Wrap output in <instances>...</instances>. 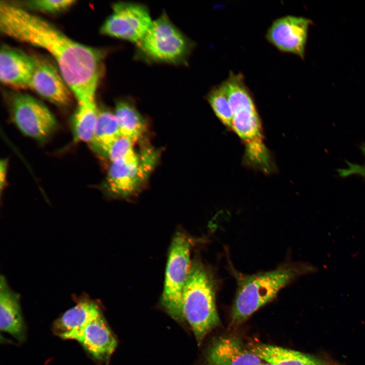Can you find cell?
<instances>
[{"label":"cell","mask_w":365,"mask_h":365,"mask_svg":"<svg viewBox=\"0 0 365 365\" xmlns=\"http://www.w3.org/2000/svg\"><path fill=\"white\" fill-rule=\"evenodd\" d=\"M223 83L233 113L231 128L247 145L263 142L260 116L243 75L231 71Z\"/></svg>","instance_id":"cell-6"},{"label":"cell","mask_w":365,"mask_h":365,"mask_svg":"<svg viewBox=\"0 0 365 365\" xmlns=\"http://www.w3.org/2000/svg\"><path fill=\"white\" fill-rule=\"evenodd\" d=\"M360 150L365 158V143L360 147ZM347 166L345 168L338 169L339 175L343 177L353 175H358L365 178V162L363 164H359L346 161Z\"/></svg>","instance_id":"cell-24"},{"label":"cell","mask_w":365,"mask_h":365,"mask_svg":"<svg viewBox=\"0 0 365 365\" xmlns=\"http://www.w3.org/2000/svg\"><path fill=\"white\" fill-rule=\"evenodd\" d=\"M115 113L106 110H98L93 139L90 142L105 153L108 147L121 136Z\"/></svg>","instance_id":"cell-20"},{"label":"cell","mask_w":365,"mask_h":365,"mask_svg":"<svg viewBox=\"0 0 365 365\" xmlns=\"http://www.w3.org/2000/svg\"><path fill=\"white\" fill-rule=\"evenodd\" d=\"M34 59L29 88L57 105H68L71 101L70 89L58 68L44 58L34 56Z\"/></svg>","instance_id":"cell-11"},{"label":"cell","mask_w":365,"mask_h":365,"mask_svg":"<svg viewBox=\"0 0 365 365\" xmlns=\"http://www.w3.org/2000/svg\"><path fill=\"white\" fill-rule=\"evenodd\" d=\"M7 165L8 162L6 159L1 160L0 163V182L1 191H2V188L5 182Z\"/></svg>","instance_id":"cell-25"},{"label":"cell","mask_w":365,"mask_h":365,"mask_svg":"<svg viewBox=\"0 0 365 365\" xmlns=\"http://www.w3.org/2000/svg\"><path fill=\"white\" fill-rule=\"evenodd\" d=\"M0 30L47 51L77 101L95 97L104 52L72 40L48 21L7 1L0 2Z\"/></svg>","instance_id":"cell-1"},{"label":"cell","mask_w":365,"mask_h":365,"mask_svg":"<svg viewBox=\"0 0 365 365\" xmlns=\"http://www.w3.org/2000/svg\"><path fill=\"white\" fill-rule=\"evenodd\" d=\"M263 360L238 339L220 336L212 341L205 357V365H261Z\"/></svg>","instance_id":"cell-12"},{"label":"cell","mask_w":365,"mask_h":365,"mask_svg":"<svg viewBox=\"0 0 365 365\" xmlns=\"http://www.w3.org/2000/svg\"><path fill=\"white\" fill-rule=\"evenodd\" d=\"M312 270V267L308 265L287 263L270 271L240 276L237 280L231 326L235 327L242 324L271 301L282 288Z\"/></svg>","instance_id":"cell-2"},{"label":"cell","mask_w":365,"mask_h":365,"mask_svg":"<svg viewBox=\"0 0 365 365\" xmlns=\"http://www.w3.org/2000/svg\"><path fill=\"white\" fill-rule=\"evenodd\" d=\"M0 328L20 342L26 337L20 296L11 288L3 275L0 278Z\"/></svg>","instance_id":"cell-16"},{"label":"cell","mask_w":365,"mask_h":365,"mask_svg":"<svg viewBox=\"0 0 365 365\" xmlns=\"http://www.w3.org/2000/svg\"><path fill=\"white\" fill-rule=\"evenodd\" d=\"M310 19L287 15L275 20L266 34L267 40L282 53L296 55L304 59Z\"/></svg>","instance_id":"cell-10"},{"label":"cell","mask_w":365,"mask_h":365,"mask_svg":"<svg viewBox=\"0 0 365 365\" xmlns=\"http://www.w3.org/2000/svg\"><path fill=\"white\" fill-rule=\"evenodd\" d=\"M152 22L150 11L145 5L119 2L113 5L112 13L101 25L100 32L137 45Z\"/></svg>","instance_id":"cell-7"},{"label":"cell","mask_w":365,"mask_h":365,"mask_svg":"<svg viewBox=\"0 0 365 365\" xmlns=\"http://www.w3.org/2000/svg\"><path fill=\"white\" fill-rule=\"evenodd\" d=\"M75 2L74 0H32L22 1L21 5L34 10L54 13L65 11Z\"/></svg>","instance_id":"cell-23"},{"label":"cell","mask_w":365,"mask_h":365,"mask_svg":"<svg viewBox=\"0 0 365 365\" xmlns=\"http://www.w3.org/2000/svg\"><path fill=\"white\" fill-rule=\"evenodd\" d=\"M134 142L129 138L121 135L108 147L105 154L111 163L130 162L137 160L139 155L133 149Z\"/></svg>","instance_id":"cell-22"},{"label":"cell","mask_w":365,"mask_h":365,"mask_svg":"<svg viewBox=\"0 0 365 365\" xmlns=\"http://www.w3.org/2000/svg\"><path fill=\"white\" fill-rule=\"evenodd\" d=\"M95 97L77 101L73 117V131L80 141L91 142L98 113Z\"/></svg>","instance_id":"cell-19"},{"label":"cell","mask_w":365,"mask_h":365,"mask_svg":"<svg viewBox=\"0 0 365 365\" xmlns=\"http://www.w3.org/2000/svg\"><path fill=\"white\" fill-rule=\"evenodd\" d=\"M261 365H271V364L268 362L265 361V362H263V363H262Z\"/></svg>","instance_id":"cell-26"},{"label":"cell","mask_w":365,"mask_h":365,"mask_svg":"<svg viewBox=\"0 0 365 365\" xmlns=\"http://www.w3.org/2000/svg\"><path fill=\"white\" fill-rule=\"evenodd\" d=\"M114 113L122 135L134 143L142 137L147 130L146 122L132 102L127 99L118 101Z\"/></svg>","instance_id":"cell-18"},{"label":"cell","mask_w":365,"mask_h":365,"mask_svg":"<svg viewBox=\"0 0 365 365\" xmlns=\"http://www.w3.org/2000/svg\"><path fill=\"white\" fill-rule=\"evenodd\" d=\"M215 289L211 272L201 261L193 260L184 290L182 310L199 345L220 323Z\"/></svg>","instance_id":"cell-3"},{"label":"cell","mask_w":365,"mask_h":365,"mask_svg":"<svg viewBox=\"0 0 365 365\" xmlns=\"http://www.w3.org/2000/svg\"><path fill=\"white\" fill-rule=\"evenodd\" d=\"M207 100L220 121L231 128L233 113L223 82L209 91L207 95Z\"/></svg>","instance_id":"cell-21"},{"label":"cell","mask_w":365,"mask_h":365,"mask_svg":"<svg viewBox=\"0 0 365 365\" xmlns=\"http://www.w3.org/2000/svg\"><path fill=\"white\" fill-rule=\"evenodd\" d=\"M192 242L184 232H177L171 242L166 264L161 305L174 320H186L182 310L184 288L191 269Z\"/></svg>","instance_id":"cell-5"},{"label":"cell","mask_w":365,"mask_h":365,"mask_svg":"<svg viewBox=\"0 0 365 365\" xmlns=\"http://www.w3.org/2000/svg\"><path fill=\"white\" fill-rule=\"evenodd\" d=\"M76 341L95 359L108 362L117 346V340L102 312L90 320Z\"/></svg>","instance_id":"cell-15"},{"label":"cell","mask_w":365,"mask_h":365,"mask_svg":"<svg viewBox=\"0 0 365 365\" xmlns=\"http://www.w3.org/2000/svg\"><path fill=\"white\" fill-rule=\"evenodd\" d=\"M10 106L16 125L22 133L30 137L44 140L56 127V120L49 109L29 95L14 94Z\"/></svg>","instance_id":"cell-8"},{"label":"cell","mask_w":365,"mask_h":365,"mask_svg":"<svg viewBox=\"0 0 365 365\" xmlns=\"http://www.w3.org/2000/svg\"><path fill=\"white\" fill-rule=\"evenodd\" d=\"M76 304L54 323V333L63 339L76 340L88 322L101 313L99 304L85 294L76 297Z\"/></svg>","instance_id":"cell-13"},{"label":"cell","mask_w":365,"mask_h":365,"mask_svg":"<svg viewBox=\"0 0 365 365\" xmlns=\"http://www.w3.org/2000/svg\"><path fill=\"white\" fill-rule=\"evenodd\" d=\"M157 155L153 150L147 149L134 161L111 163L106 177L110 191L114 195L123 197L136 192L150 174Z\"/></svg>","instance_id":"cell-9"},{"label":"cell","mask_w":365,"mask_h":365,"mask_svg":"<svg viewBox=\"0 0 365 365\" xmlns=\"http://www.w3.org/2000/svg\"><path fill=\"white\" fill-rule=\"evenodd\" d=\"M251 350L271 365H337L309 354L281 347L260 344Z\"/></svg>","instance_id":"cell-17"},{"label":"cell","mask_w":365,"mask_h":365,"mask_svg":"<svg viewBox=\"0 0 365 365\" xmlns=\"http://www.w3.org/2000/svg\"><path fill=\"white\" fill-rule=\"evenodd\" d=\"M34 65V56L6 45L2 46L0 80L4 84L17 89L28 88Z\"/></svg>","instance_id":"cell-14"},{"label":"cell","mask_w":365,"mask_h":365,"mask_svg":"<svg viewBox=\"0 0 365 365\" xmlns=\"http://www.w3.org/2000/svg\"><path fill=\"white\" fill-rule=\"evenodd\" d=\"M136 56L146 62L186 64L194 43L163 12L153 22L141 42Z\"/></svg>","instance_id":"cell-4"}]
</instances>
